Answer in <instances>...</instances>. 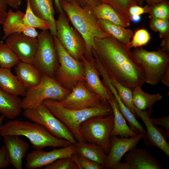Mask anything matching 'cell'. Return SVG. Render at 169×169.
Listing matches in <instances>:
<instances>
[{
	"label": "cell",
	"instance_id": "obj_20",
	"mask_svg": "<svg viewBox=\"0 0 169 169\" xmlns=\"http://www.w3.org/2000/svg\"><path fill=\"white\" fill-rule=\"evenodd\" d=\"M31 8L37 16L47 22L52 35L57 36L53 0H29Z\"/></svg>",
	"mask_w": 169,
	"mask_h": 169
},
{
	"label": "cell",
	"instance_id": "obj_53",
	"mask_svg": "<svg viewBox=\"0 0 169 169\" xmlns=\"http://www.w3.org/2000/svg\"><path fill=\"white\" fill-rule=\"evenodd\" d=\"M5 118V117L2 115L0 116V130L3 125V122Z\"/></svg>",
	"mask_w": 169,
	"mask_h": 169
},
{
	"label": "cell",
	"instance_id": "obj_10",
	"mask_svg": "<svg viewBox=\"0 0 169 169\" xmlns=\"http://www.w3.org/2000/svg\"><path fill=\"white\" fill-rule=\"evenodd\" d=\"M23 115L32 122L42 125L56 136L72 144L77 142L69 129L43 103L34 108L24 110Z\"/></svg>",
	"mask_w": 169,
	"mask_h": 169
},
{
	"label": "cell",
	"instance_id": "obj_33",
	"mask_svg": "<svg viewBox=\"0 0 169 169\" xmlns=\"http://www.w3.org/2000/svg\"><path fill=\"white\" fill-rule=\"evenodd\" d=\"M111 82L116 89L121 100L135 115L136 116L132 101V90L110 77Z\"/></svg>",
	"mask_w": 169,
	"mask_h": 169
},
{
	"label": "cell",
	"instance_id": "obj_2",
	"mask_svg": "<svg viewBox=\"0 0 169 169\" xmlns=\"http://www.w3.org/2000/svg\"><path fill=\"white\" fill-rule=\"evenodd\" d=\"M59 3L69 21L85 41L86 49L84 57L92 61L93 59L92 50L95 47L94 38L111 36L100 27L93 8L82 7L76 0H59Z\"/></svg>",
	"mask_w": 169,
	"mask_h": 169
},
{
	"label": "cell",
	"instance_id": "obj_35",
	"mask_svg": "<svg viewBox=\"0 0 169 169\" xmlns=\"http://www.w3.org/2000/svg\"><path fill=\"white\" fill-rule=\"evenodd\" d=\"M99 0L101 3L109 5L117 12L129 20L130 19L128 14L129 8L132 5L137 4L136 0Z\"/></svg>",
	"mask_w": 169,
	"mask_h": 169
},
{
	"label": "cell",
	"instance_id": "obj_49",
	"mask_svg": "<svg viewBox=\"0 0 169 169\" xmlns=\"http://www.w3.org/2000/svg\"><path fill=\"white\" fill-rule=\"evenodd\" d=\"M161 82L164 85L169 87V69H167L165 72Z\"/></svg>",
	"mask_w": 169,
	"mask_h": 169
},
{
	"label": "cell",
	"instance_id": "obj_25",
	"mask_svg": "<svg viewBox=\"0 0 169 169\" xmlns=\"http://www.w3.org/2000/svg\"><path fill=\"white\" fill-rule=\"evenodd\" d=\"M0 88L13 95L24 96L27 89L22 84L11 69L0 67Z\"/></svg>",
	"mask_w": 169,
	"mask_h": 169
},
{
	"label": "cell",
	"instance_id": "obj_1",
	"mask_svg": "<svg viewBox=\"0 0 169 169\" xmlns=\"http://www.w3.org/2000/svg\"><path fill=\"white\" fill-rule=\"evenodd\" d=\"M94 50L110 77L132 90L145 82L143 69L130 49L111 36L95 38Z\"/></svg>",
	"mask_w": 169,
	"mask_h": 169
},
{
	"label": "cell",
	"instance_id": "obj_24",
	"mask_svg": "<svg viewBox=\"0 0 169 169\" xmlns=\"http://www.w3.org/2000/svg\"><path fill=\"white\" fill-rule=\"evenodd\" d=\"M108 102L112 109L114 116V125L110 136L129 138L137 135L127 125L119 109L116 100L113 95Z\"/></svg>",
	"mask_w": 169,
	"mask_h": 169
},
{
	"label": "cell",
	"instance_id": "obj_37",
	"mask_svg": "<svg viewBox=\"0 0 169 169\" xmlns=\"http://www.w3.org/2000/svg\"><path fill=\"white\" fill-rule=\"evenodd\" d=\"M59 159L44 166V169H79L74 156Z\"/></svg>",
	"mask_w": 169,
	"mask_h": 169
},
{
	"label": "cell",
	"instance_id": "obj_40",
	"mask_svg": "<svg viewBox=\"0 0 169 169\" xmlns=\"http://www.w3.org/2000/svg\"><path fill=\"white\" fill-rule=\"evenodd\" d=\"M150 8V6L147 4L144 6H141L137 4L131 6L128 10L129 19L130 17L132 15H141L144 13H148Z\"/></svg>",
	"mask_w": 169,
	"mask_h": 169
},
{
	"label": "cell",
	"instance_id": "obj_31",
	"mask_svg": "<svg viewBox=\"0 0 169 169\" xmlns=\"http://www.w3.org/2000/svg\"><path fill=\"white\" fill-rule=\"evenodd\" d=\"M14 51L5 43L0 42V67L11 69L20 62Z\"/></svg>",
	"mask_w": 169,
	"mask_h": 169
},
{
	"label": "cell",
	"instance_id": "obj_54",
	"mask_svg": "<svg viewBox=\"0 0 169 169\" xmlns=\"http://www.w3.org/2000/svg\"><path fill=\"white\" fill-rule=\"evenodd\" d=\"M136 1L137 5L143 6L145 2L144 0H136Z\"/></svg>",
	"mask_w": 169,
	"mask_h": 169
},
{
	"label": "cell",
	"instance_id": "obj_32",
	"mask_svg": "<svg viewBox=\"0 0 169 169\" xmlns=\"http://www.w3.org/2000/svg\"><path fill=\"white\" fill-rule=\"evenodd\" d=\"M27 6L24 14L23 21L24 24L42 31L50 30L48 23L44 20L36 16L32 11L29 3V0H26Z\"/></svg>",
	"mask_w": 169,
	"mask_h": 169
},
{
	"label": "cell",
	"instance_id": "obj_22",
	"mask_svg": "<svg viewBox=\"0 0 169 169\" xmlns=\"http://www.w3.org/2000/svg\"><path fill=\"white\" fill-rule=\"evenodd\" d=\"M22 100L10 94L0 88V113L5 118L13 120L20 115L22 110Z\"/></svg>",
	"mask_w": 169,
	"mask_h": 169
},
{
	"label": "cell",
	"instance_id": "obj_30",
	"mask_svg": "<svg viewBox=\"0 0 169 169\" xmlns=\"http://www.w3.org/2000/svg\"><path fill=\"white\" fill-rule=\"evenodd\" d=\"M108 88L116 99L119 109L123 117L127 121L131 130L137 135H145L146 130L137 120L136 116L133 114L122 102L114 86L110 84Z\"/></svg>",
	"mask_w": 169,
	"mask_h": 169
},
{
	"label": "cell",
	"instance_id": "obj_47",
	"mask_svg": "<svg viewBox=\"0 0 169 169\" xmlns=\"http://www.w3.org/2000/svg\"><path fill=\"white\" fill-rule=\"evenodd\" d=\"M111 169H134L132 166L129 163L120 162L114 166Z\"/></svg>",
	"mask_w": 169,
	"mask_h": 169
},
{
	"label": "cell",
	"instance_id": "obj_23",
	"mask_svg": "<svg viewBox=\"0 0 169 169\" xmlns=\"http://www.w3.org/2000/svg\"><path fill=\"white\" fill-rule=\"evenodd\" d=\"M73 144L77 153L100 164L105 168L108 154L100 146L84 141H77Z\"/></svg>",
	"mask_w": 169,
	"mask_h": 169
},
{
	"label": "cell",
	"instance_id": "obj_36",
	"mask_svg": "<svg viewBox=\"0 0 169 169\" xmlns=\"http://www.w3.org/2000/svg\"><path fill=\"white\" fill-rule=\"evenodd\" d=\"M150 6L149 18L169 19V2L167 1L158 3Z\"/></svg>",
	"mask_w": 169,
	"mask_h": 169
},
{
	"label": "cell",
	"instance_id": "obj_4",
	"mask_svg": "<svg viewBox=\"0 0 169 169\" xmlns=\"http://www.w3.org/2000/svg\"><path fill=\"white\" fill-rule=\"evenodd\" d=\"M42 103L67 126L78 142H86L79 130L80 125L83 122L93 116H105L113 114L108 102L94 107L79 110L66 108L57 100H46Z\"/></svg>",
	"mask_w": 169,
	"mask_h": 169
},
{
	"label": "cell",
	"instance_id": "obj_14",
	"mask_svg": "<svg viewBox=\"0 0 169 169\" xmlns=\"http://www.w3.org/2000/svg\"><path fill=\"white\" fill-rule=\"evenodd\" d=\"M136 115L139 117L145 125L146 131L144 137V142L146 146H155L169 156V143L166 138L169 136V131L159 128L153 124L150 120V113L139 110L135 107Z\"/></svg>",
	"mask_w": 169,
	"mask_h": 169
},
{
	"label": "cell",
	"instance_id": "obj_12",
	"mask_svg": "<svg viewBox=\"0 0 169 169\" xmlns=\"http://www.w3.org/2000/svg\"><path fill=\"white\" fill-rule=\"evenodd\" d=\"M72 91L59 101L64 107L71 110H82L94 107L107 101L102 100L90 90L84 82H78Z\"/></svg>",
	"mask_w": 169,
	"mask_h": 169
},
{
	"label": "cell",
	"instance_id": "obj_17",
	"mask_svg": "<svg viewBox=\"0 0 169 169\" xmlns=\"http://www.w3.org/2000/svg\"><path fill=\"white\" fill-rule=\"evenodd\" d=\"M81 61L84 65L86 86L102 100L109 102L113 94L100 80V74L95 65L94 58L93 61H90L84 56Z\"/></svg>",
	"mask_w": 169,
	"mask_h": 169
},
{
	"label": "cell",
	"instance_id": "obj_29",
	"mask_svg": "<svg viewBox=\"0 0 169 169\" xmlns=\"http://www.w3.org/2000/svg\"><path fill=\"white\" fill-rule=\"evenodd\" d=\"M24 14L19 10L14 12L10 9L7 11L6 18L2 24L4 32L3 40L12 34L22 33L26 26L23 21Z\"/></svg>",
	"mask_w": 169,
	"mask_h": 169
},
{
	"label": "cell",
	"instance_id": "obj_28",
	"mask_svg": "<svg viewBox=\"0 0 169 169\" xmlns=\"http://www.w3.org/2000/svg\"><path fill=\"white\" fill-rule=\"evenodd\" d=\"M97 19L107 20L126 28L130 25V21L121 14L109 5L101 3L93 8Z\"/></svg>",
	"mask_w": 169,
	"mask_h": 169
},
{
	"label": "cell",
	"instance_id": "obj_8",
	"mask_svg": "<svg viewBox=\"0 0 169 169\" xmlns=\"http://www.w3.org/2000/svg\"><path fill=\"white\" fill-rule=\"evenodd\" d=\"M113 125V114L105 116H95L83 122L80 125L79 130L86 142L99 145L108 154Z\"/></svg>",
	"mask_w": 169,
	"mask_h": 169
},
{
	"label": "cell",
	"instance_id": "obj_7",
	"mask_svg": "<svg viewBox=\"0 0 169 169\" xmlns=\"http://www.w3.org/2000/svg\"><path fill=\"white\" fill-rule=\"evenodd\" d=\"M53 36L59 64L55 78L62 85L72 89L78 82L85 81L83 63L81 60H77L69 54L57 36Z\"/></svg>",
	"mask_w": 169,
	"mask_h": 169
},
{
	"label": "cell",
	"instance_id": "obj_34",
	"mask_svg": "<svg viewBox=\"0 0 169 169\" xmlns=\"http://www.w3.org/2000/svg\"><path fill=\"white\" fill-rule=\"evenodd\" d=\"M132 38L129 44L125 46L129 49L132 48H135L146 45L150 41L151 36L146 29L140 28L135 31Z\"/></svg>",
	"mask_w": 169,
	"mask_h": 169
},
{
	"label": "cell",
	"instance_id": "obj_51",
	"mask_svg": "<svg viewBox=\"0 0 169 169\" xmlns=\"http://www.w3.org/2000/svg\"><path fill=\"white\" fill-rule=\"evenodd\" d=\"M168 1V0H144V2L149 6H153L159 3Z\"/></svg>",
	"mask_w": 169,
	"mask_h": 169
},
{
	"label": "cell",
	"instance_id": "obj_52",
	"mask_svg": "<svg viewBox=\"0 0 169 169\" xmlns=\"http://www.w3.org/2000/svg\"><path fill=\"white\" fill-rule=\"evenodd\" d=\"M141 15H132L130 17V21H132L135 23H138L141 21Z\"/></svg>",
	"mask_w": 169,
	"mask_h": 169
},
{
	"label": "cell",
	"instance_id": "obj_43",
	"mask_svg": "<svg viewBox=\"0 0 169 169\" xmlns=\"http://www.w3.org/2000/svg\"><path fill=\"white\" fill-rule=\"evenodd\" d=\"M78 3L83 7H88L93 8L101 3L99 0H76Z\"/></svg>",
	"mask_w": 169,
	"mask_h": 169
},
{
	"label": "cell",
	"instance_id": "obj_42",
	"mask_svg": "<svg viewBox=\"0 0 169 169\" xmlns=\"http://www.w3.org/2000/svg\"><path fill=\"white\" fill-rule=\"evenodd\" d=\"M152 123L155 125H160L165 128L169 131V117L166 116L161 118H153L150 117Z\"/></svg>",
	"mask_w": 169,
	"mask_h": 169
},
{
	"label": "cell",
	"instance_id": "obj_21",
	"mask_svg": "<svg viewBox=\"0 0 169 169\" xmlns=\"http://www.w3.org/2000/svg\"><path fill=\"white\" fill-rule=\"evenodd\" d=\"M15 72L18 78L27 89L37 84L43 75L33 64L21 61L16 65Z\"/></svg>",
	"mask_w": 169,
	"mask_h": 169
},
{
	"label": "cell",
	"instance_id": "obj_9",
	"mask_svg": "<svg viewBox=\"0 0 169 169\" xmlns=\"http://www.w3.org/2000/svg\"><path fill=\"white\" fill-rule=\"evenodd\" d=\"M56 26V36L63 47L74 58L81 61L85 52V41L79 32L70 25L64 13L59 14Z\"/></svg>",
	"mask_w": 169,
	"mask_h": 169
},
{
	"label": "cell",
	"instance_id": "obj_16",
	"mask_svg": "<svg viewBox=\"0 0 169 169\" xmlns=\"http://www.w3.org/2000/svg\"><path fill=\"white\" fill-rule=\"evenodd\" d=\"M144 136L145 135L139 134L129 138L110 136V149L105 168L111 169L114 166L120 162L125 153L136 147Z\"/></svg>",
	"mask_w": 169,
	"mask_h": 169
},
{
	"label": "cell",
	"instance_id": "obj_26",
	"mask_svg": "<svg viewBox=\"0 0 169 169\" xmlns=\"http://www.w3.org/2000/svg\"><path fill=\"white\" fill-rule=\"evenodd\" d=\"M162 97L160 93L153 94L146 93L141 87H137L132 90V101L135 107L151 114L153 113L154 105Z\"/></svg>",
	"mask_w": 169,
	"mask_h": 169
},
{
	"label": "cell",
	"instance_id": "obj_45",
	"mask_svg": "<svg viewBox=\"0 0 169 169\" xmlns=\"http://www.w3.org/2000/svg\"><path fill=\"white\" fill-rule=\"evenodd\" d=\"M22 33L27 36L33 38H37L39 34L35 28L26 26L24 27Z\"/></svg>",
	"mask_w": 169,
	"mask_h": 169
},
{
	"label": "cell",
	"instance_id": "obj_13",
	"mask_svg": "<svg viewBox=\"0 0 169 169\" xmlns=\"http://www.w3.org/2000/svg\"><path fill=\"white\" fill-rule=\"evenodd\" d=\"M76 153L73 144L58 149L54 148L50 151L34 149L27 155L25 167L35 169L45 166L59 159L71 157Z\"/></svg>",
	"mask_w": 169,
	"mask_h": 169
},
{
	"label": "cell",
	"instance_id": "obj_5",
	"mask_svg": "<svg viewBox=\"0 0 169 169\" xmlns=\"http://www.w3.org/2000/svg\"><path fill=\"white\" fill-rule=\"evenodd\" d=\"M70 92L54 78L43 74L37 84L27 89L22 100V107L24 110L34 108L47 99L60 101Z\"/></svg>",
	"mask_w": 169,
	"mask_h": 169
},
{
	"label": "cell",
	"instance_id": "obj_48",
	"mask_svg": "<svg viewBox=\"0 0 169 169\" xmlns=\"http://www.w3.org/2000/svg\"><path fill=\"white\" fill-rule=\"evenodd\" d=\"M7 5L15 9H17L20 5L22 0H4Z\"/></svg>",
	"mask_w": 169,
	"mask_h": 169
},
{
	"label": "cell",
	"instance_id": "obj_38",
	"mask_svg": "<svg viewBox=\"0 0 169 169\" xmlns=\"http://www.w3.org/2000/svg\"><path fill=\"white\" fill-rule=\"evenodd\" d=\"M150 28L154 31L158 32L160 38H163L169 35V20L152 18L150 19Z\"/></svg>",
	"mask_w": 169,
	"mask_h": 169
},
{
	"label": "cell",
	"instance_id": "obj_46",
	"mask_svg": "<svg viewBox=\"0 0 169 169\" xmlns=\"http://www.w3.org/2000/svg\"><path fill=\"white\" fill-rule=\"evenodd\" d=\"M160 47L162 50L169 54V35L163 38Z\"/></svg>",
	"mask_w": 169,
	"mask_h": 169
},
{
	"label": "cell",
	"instance_id": "obj_41",
	"mask_svg": "<svg viewBox=\"0 0 169 169\" xmlns=\"http://www.w3.org/2000/svg\"><path fill=\"white\" fill-rule=\"evenodd\" d=\"M10 164L8 151L5 146L0 148V169L7 168Z\"/></svg>",
	"mask_w": 169,
	"mask_h": 169
},
{
	"label": "cell",
	"instance_id": "obj_50",
	"mask_svg": "<svg viewBox=\"0 0 169 169\" xmlns=\"http://www.w3.org/2000/svg\"><path fill=\"white\" fill-rule=\"evenodd\" d=\"M57 12L59 13H64V11L62 8L59 3V0H54ZM69 1L70 0H66Z\"/></svg>",
	"mask_w": 169,
	"mask_h": 169
},
{
	"label": "cell",
	"instance_id": "obj_44",
	"mask_svg": "<svg viewBox=\"0 0 169 169\" xmlns=\"http://www.w3.org/2000/svg\"><path fill=\"white\" fill-rule=\"evenodd\" d=\"M7 5L4 0H0V24H3L6 18Z\"/></svg>",
	"mask_w": 169,
	"mask_h": 169
},
{
	"label": "cell",
	"instance_id": "obj_27",
	"mask_svg": "<svg viewBox=\"0 0 169 169\" xmlns=\"http://www.w3.org/2000/svg\"><path fill=\"white\" fill-rule=\"evenodd\" d=\"M97 22L103 31L124 45L129 44L134 33L132 30L106 20L98 19Z\"/></svg>",
	"mask_w": 169,
	"mask_h": 169
},
{
	"label": "cell",
	"instance_id": "obj_19",
	"mask_svg": "<svg viewBox=\"0 0 169 169\" xmlns=\"http://www.w3.org/2000/svg\"><path fill=\"white\" fill-rule=\"evenodd\" d=\"M124 158L134 169H162L158 160L146 149L136 147L129 151Z\"/></svg>",
	"mask_w": 169,
	"mask_h": 169
},
{
	"label": "cell",
	"instance_id": "obj_18",
	"mask_svg": "<svg viewBox=\"0 0 169 169\" xmlns=\"http://www.w3.org/2000/svg\"><path fill=\"white\" fill-rule=\"evenodd\" d=\"M3 137L10 164L16 169H22L23 160L30 148L29 145L17 135H8Z\"/></svg>",
	"mask_w": 169,
	"mask_h": 169
},
{
	"label": "cell",
	"instance_id": "obj_11",
	"mask_svg": "<svg viewBox=\"0 0 169 169\" xmlns=\"http://www.w3.org/2000/svg\"><path fill=\"white\" fill-rule=\"evenodd\" d=\"M37 38L38 47L33 64L42 74L54 77L59 63L53 36L48 30L42 31Z\"/></svg>",
	"mask_w": 169,
	"mask_h": 169
},
{
	"label": "cell",
	"instance_id": "obj_6",
	"mask_svg": "<svg viewBox=\"0 0 169 169\" xmlns=\"http://www.w3.org/2000/svg\"><path fill=\"white\" fill-rule=\"evenodd\" d=\"M132 52L142 68L145 82L155 85L161 82L169 69V54L160 48L149 51L141 47L135 48Z\"/></svg>",
	"mask_w": 169,
	"mask_h": 169
},
{
	"label": "cell",
	"instance_id": "obj_39",
	"mask_svg": "<svg viewBox=\"0 0 169 169\" xmlns=\"http://www.w3.org/2000/svg\"><path fill=\"white\" fill-rule=\"evenodd\" d=\"M75 161L79 169H103L104 166L88 159L82 155L76 153L74 155Z\"/></svg>",
	"mask_w": 169,
	"mask_h": 169
},
{
	"label": "cell",
	"instance_id": "obj_3",
	"mask_svg": "<svg viewBox=\"0 0 169 169\" xmlns=\"http://www.w3.org/2000/svg\"><path fill=\"white\" fill-rule=\"evenodd\" d=\"M3 137L11 135L23 136L30 141L34 149L49 146L62 147L72 144L64 139L58 137L39 124L19 120H11L3 125L0 130Z\"/></svg>",
	"mask_w": 169,
	"mask_h": 169
},
{
	"label": "cell",
	"instance_id": "obj_15",
	"mask_svg": "<svg viewBox=\"0 0 169 169\" xmlns=\"http://www.w3.org/2000/svg\"><path fill=\"white\" fill-rule=\"evenodd\" d=\"M6 39L5 43L16 54L20 61L33 64L38 47L37 38L16 33L10 35Z\"/></svg>",
	"mask_w": 169,
	"mask_h": 169
}]
</instances>
